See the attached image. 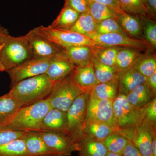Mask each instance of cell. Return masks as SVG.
Here are the masks:
<instances>
[{"label":"cell","instance_id":"5b68a950","mask_svg":"<svg viewBox=\"0 0 156 156\" xmlns=\"http://www.w3.org/2000/svg\"><path fill=\"white\" fill-rule=\"evenodd\" d=\"M89 96V92L82 93L76 98L66 112L67 124L64 134L75 144L82 136L86 124Z\"/></svg>","mask_w":156,"mask_h":156},{"label":"cell","instance_id":"ffe728a7","mask_svg":"<svg viewBox=\"0 0 156 156\" xmlns=\"http://www.w3.org/2000/svg\"><path fill=\"white\" fill-rule=\"evenodd\" d=\"M126 96L131 105L140 109L155 98L156 94L145 83L136 87Z\"/></svg>","mask_w":156,"mask_h":156},{"label":"cell","instance_id":"30bf717a","mask_svg":"<svg viewBox=\"0 0 156 156\" xmlns=\"http://www.w3.org/2000/svg\"><path fill=\"white\" fill-rule=\"evenodd\" d=\"M113 102L111 100H103L89 96L85 125L92 122L102 123L115 128Z\"/></svg>","mask_w":156,"mask_h":156},{"label":"cell","instance_id":"484cf974","mask_svg":"<svg viewBox=\"0 0 156 156\" xmlns=\"http://www.w3.org/2000/svg\"><path fill=\"white\" fill-rule=\"evenodd\" d=\"M121 9L127 14L151 19L146 0H119Z\"/></svg>","mask_w":156,"mask_h":156},{"label":"cell","instance_id":"44dd1931","mask_svg":"<svg viewBox=\"0 0 156 156\" xmlns=\"http://www.w3.org/2000/svg\"><path fill=\"white\" fill-rule=\"evenodd\" d=\"M119 94L117 77L109 82L97 84L89 92L90 97L113 101Z\"/></svg>","mask_w":156,"mask_h":156},{"label":"cell","instance_id":"7a4b0ae2","mask_svg":"<svg viewBox=\"0 0 156 156\" xmlns=\"http://www.w3.org/2000/svg\"><path fill=\"white\" fill-rule=\"evenodd\" d=\"M52 108L48 98H45L28 106L20 108L8 121L0 125L12 131H41L42 120Z\"/></svg>","mask_w":156,"mask_h":156},{"label":"cell","instance_id":"ab89813d","mask_svg":"<svg viewBox=\"0 0 156 156\" xmlns=\"http://www.w3.org/2000/svg\"><path fill=\"white\" fill-rule=\"evenodd\" d=\"M64 5L70 7L80 14L89 12L88 0H65Z\"/></svg>","mask_w":156,"mask_h":156},{"label":"cell","instance_id":"52a82bcc","mask_svg":"<svg viewBox=\"0 0 156 156\" xmlns=\"http://www.w3.org/2000/svg\"><path fill=\"white\" fill-rule=\"evenodd\" d=\"M83 93L73 83L70 76L56 82L47 98L52 108L66 112L76 98Z\"/></svg>","mask_w":156,"mask_h":156},{"label":"cell","instance_id":"cb8c5ba5","mask_svg":"<svg viewBox=\"0 0 156 156\" xmlns=\"http://www.w3.org/2000/svg\"><path fill=\"white\" fill-rule=\"evenodd\" d=\"M115 132H116L115 128L107 124L92 122L85 125L82 136L95 140L103 141L109 135Z\"/></svg>","mask_w":156,"mask_h":156},{"label":"cell","instance_id":"5bb4252c","mask_svg":"<svg viewBox=\"0 0 156 156\" xmlns=\"http://www.w3.org/2000/svg\"><path fill=\"white\" fill-rule=\"evenodd\" d=\"M77 66L61 52L51 58L45 74L54 83L70 76Z\"/></svg>","mask_w":156,"mask_h":156},{"label":"cell","instance_id":"60d3db41","mask_svg":"<svg viewBox=\"0 0 156 156\" xmlns=\"http://www.w3.org/2000/svg\"><path fill=\"white\" fill-rule=\"evenodd\" d=\"M122 156H142L139 150L129 140L123 151Z\"/></svg>","mask_w":156,"mask_h":156},{"label":"cell","instance_id":"3957f363","mask_svg":"<svg viewBox=\"0 0 156 156\" xmlns=\"http://www.w3.org/2000/svg\"><path fill=\"white\" fill-rule=\"evenodd\" d=\"M113 112L116 131L130 140L132 131L141 119V109L131 105L126 95L119 94L113 102Z\"/></svg>","mask_w":156,"mask_h":156},{"label":"cell","instance_id":"6da1fadb","mask_svg":"<svg viewBox=\"0 0 156 156\" xmlns=\"http://www.w3.org/2000/svg\"><path fill=\"white\" fill-rule=\"evenodd\" d=\"M55 83L44 74L18 82L8 93L20 107H24L47 98Z\"/></svg>","mask_w":156,"mask_h":156},{"label":"cell","instance_id":"603a6c76","mask_svg":"<svg viewBox=\"0 0 156 156\" xmlns=\"http://www.w3.org/2000/svg\"><path fill=\"white\" fill-rule=\"evenodd\" d=\"M89 1V12L96 22H100L107 19H118L124 11H118L102 3Z\"/></svg>","mask_w":156,"mask_h":156},{"label":"cell","instance_id":"7bdbcfd3","mask_svg":"<svg viewBox=\"0 0 156 156\" xmlns=\"http://www.w3.org/2000/svg\"><path fill=\"white\" fill-rule=\"evenodd\" d=\"M148 10L151 18L155 20L156 16V0H146Z\"/></svg>","mask_w":156,"mask_h":156},{"label":"cell","instance_id":"277c9868","mask_svg":"<svg viewBox=\"0 0 156 156\" xmlns=\"http://www.w3.org/2000/svg\"><path fill=\"white\" fill-rule=\"evenodd\" d=\"M33 58L25 35L17 37L10 35L0 50V62L6 72Z\"/></svg>","mask_w":156,"mask_h":156},{"label":"cell","instance_id":"f35d334b","mask_svg":"<svg viewBox=\"0 0 156 156\" xmlns=\"http://www.w3.org/2000/svg\"><path fill=\"white\" fill-rule=\"evenodd\" d=\"M141 115L144 119L150 122L156 124V98H154L145 106L140 109Z\"/></svg>","mask_w":156,"mask_h":156},{"label":"cell","instance_id":"74e56055","mask_svg":"<svg viewBox=\"0 0 156 156\" xmlns=\"http://www.w3.org/2000/svg\"><path fill=\"white\" fill-rule=\"evenodd\" d=\"M26 133V132L9 130L0 125V146L6 144L14 140L21 138Z\"/></svg>","mask_w":156,"mask_h":156},{"label":"cell","instance_id":"f546056e","mask_svg":"<svg viewBox=\"0 0 156 156\" xmlns=\"http://www.w3.org/2000/svg\"><path fill=\"white\" fill-rule=\"evenodd\" d=\"M117 21L126 34L132 36H137L142 31L140 20L136 16L124 12L120 14Z\"/></svg>","mask_w":156,"mask_h":156},{"label":"cell","instance_id":"d590c367","mask_svg":"<svg viewBox=\"0 0 156 156\" xmlns=\"http://www.w3.org/2000/svg\"><path fill=\"white\" fill-rule=\"evenodd\" d=\"M143 24L145 41L154 48H156V23L154 20L140 17Z\"/></svg>","mask_w":156,"mask_h":156},{"label":"cell","instance_id":"4dcf8cb0","mask_svg":"<svg viewBox=\"0 0 156 156\" xmlns=\"http://www.w3.org/2000/svg\"><path fill=\"white\" fill-rule=\"evenodd\" d=\"M97 23L89 12L80 14L75 24L69 30L83 35L96 32Z\"/></svg>","mask_w":156,"mask_h":156},{"label":"cell","instance_id":"83f0119b","mask_svg":"<svg viewBox=\"0 0 156 156\" xmlns=\"http://www.w3.org/2000/svg\"><path fill=\"white\" fill-rule=\"evenodd\" d=\"M131 67L141 75L148 77L156 72L155 55L151 53L141 54Z\"/></svg>","mask_w":156,"mask_h":156},{"label":"cell","instance_id":"4316f807","mask_svg":"<svg viewBox=\"0 0 156 156\" xmlns=\"http://www.w3.org/2000/svg\"><path fill=\"white\" fill-rule=\"evenodd\" d=\"M140 50L134 48H121L117 53L116 67L118 70H122L131 67L141 54Z\"/></svg>","mask_w":156,"mask_h":156},{"label":"cell","instance_id":"e575fe53","mask_svg":"<svg viewBox=\"0 0 156 156\" xmlns=\"http://www.w3.org/2000/svg\"><path fill=\"white\" fill-rule=\"evenodd\" d=\"M129 140L122 134L115 132L103 140L108 152L122 156L123 151Z\"/></svg>","mask_w":156,"mask_h":156},{"label":"cell","instance_id":"b9f144b4","mask_svg":"<svg viewBox=\"0 0 156 156\" xmlns=\"http://www.w3.org/2000/svg\"><path fill=\"white\" fill-rule=\"evenodd\" d=\"M88 1L102 3L118 11H123L120 7L119 0H88Z\"/></svg>","mask_w":156,"mask_h":156},{"label":"cell","instance_id":"d6a6232c","mask_svg":"<svg viewBox=\"0 0 156 156\" xmlns=\"http://www.w3.org/2000/svg\"><path fill=\"white\" fill-rule=\"evenodd\" d=\"M20 108L9 93L0 96V124L8 121Z\"/></svg>","mask_w":156,"mask_h":156},{"label":"cell","instance_id":"e0dca14e","mask_svg":"<svg viewBox=\"0 0 156 156\" xmlns=\"http://www.w3.org/2000/svg\"><path fill=\"white\" fill-rule=\"evenodd\" d=\"M67 124L66 112L52 108L42 120L41 131L56 132L64 134Z\"/></svg>","mask_w":156,"mask_h":156},{"label":"cell","instance_id":"7c38bea8","mask_svg":"<svg viewBox=\"0 0 156 156\" xmlns=\"http://www.w3.org/2000/svg\"><path fill=\"white\" fill-rule=\"evenodd\" d=\"M35 58L52 57L60 53L62 48L38 34L33 30L25 35Z\"/></svg>","mask_w":156,"mask_h":156},{"label":"cell","instance_id":"7402d4cb","mask_svg":"<svg viewBox=\"0 0 156 156\" xmlns=\"http://www.w3.org/2000/svg\"><path fill=\"white\" fill-rule=\"evenodd\" d=\"M92 48L86 46H73L62 48V52L77 66L86 64L91 60Z\"/></svg>","mask_w":156,"mask_h":156},{"label":"cell","instance_id":"836d02e7","mask_svg":"<svg viewBox=\"0 0 156 156\" xmlns=\"http://www.w3.org/2000/svg\"><path fill=\"white\" fill-rule=\"evenodd\" d=\"M0 156H31L22 137L0 146Z\"/></svg>","mask_w":156,"mask_h":156},{"label":"cell","instance_id":"8d00e7d4","mask_svg":"<svg viewBox=\"0 0 156 156\" xmlns=\"http://www.w3.org/2000/svg\"><path fill=\"white\" fill-rule=\"evenodd\" d=\"M95 33L101 34L118 33L127 35L123 30L116 20L112 18L104 20L98 23Z\"/></svg>","mask_w":156,"mask_h":156},{"label":"cell","instance_id":"d6986e66","mask_svg":"<svg viewBox=\"0 0 156 156\" xmlns=\"http://www.w3.org/2000/svg\"><path fill=\"white\" fill-rule=\"evenodd\" d=\"M80 156H106L108 153L103 141L82 136L76 144Z\"/></svg>","mask_w":156,"mask_h":156},{"label":"cell","instance_id":"ba28073f","mask_svg":"<svg viewBox=\"0 0 156 156\" xmlns=\"http://www.w3.org/2000/svg\"><path fill=\"white\" fill-rule=\"evenodd\" d=\"M51 58L34 57L7 71L11 79V88L23 80L45 74Z\"/></svg>","mask_w":156,"mask_h":156},{"label":"cell","instance_id":"f1b7e54d","mask_svg":"<svg viewBox=\"0 0 156 156\" xmlns=\"http://www.w3.org/2000/svg\"><path fill=\"white\" fill-rule=\"evenodd\" d=\"M122 47H96L92 48V57L101 63L116 67V59L118 51Z\"/></svg>","mask_w":156,"mask_h":156},{"label":"cell","instance_id":"8992f818","mask_svg":"<svg viewBox=\"0 0 156 156\" xmlns=\"http://www.w3.org/2000/svg\"><path fill=\"white\" fill-rule=\"evenodd\" d=\"M33 30L38 34L62 48L77 46H89L94 48L98 46L93 40L86 36L72 31L57 29L50 25L41 26L34 28Z\"/></svg>","mask_w":156,"mask_h":156},{"label":"cell","instance_id":"7dc6e473","mask_svg":"<svg viewBox=\"0 0 156 156\" xmlns=\"http://www.w3.org/2000/svg\"><path fill=\"white\" fill-rule=\"evenodd\" d=\"M106 156H122V155H120L118 154H116L113 153L109 152H108Z\"/></svg>","mask_w":156,"mask_h":156},{"label":"cell","instance_id":"ac0fdd59","mask_svg":"<svg viewBox=\"0 0 156 156\" xmlns=\"http://www.w3.org/2000/svg\"><path fill=\"white\" fill-rule=\"evenodd\" d=\"M22 138L31 156H55L42 138L41 131L26 132Z\"/></svg>","mask_w":156,"mask_h":156},{"label":"cell","instance_id":"1f68e13d","mask_svg":"<svg viewBox=\"0 0 156 156\" xmlns=\"http://www.w3.org/2000/svg\"><path fill=\"white\" fill-rule=\"evenodd\" d=\"M92 60L98 83H107L117 77L119 70L116 67L102 64L93 57H92Z\"/></svg>","mask_w":156,"mask_h":156},{"label":"cell","instance_id":"bcb514c9","mask_svg":"<svg viewBox=\"0 0 156 156\" xmlns=\"http://www.w3.org/2000/svg\"><path fill=\"white\" fill-rule=\"evenodd\" d=\"M152 156H156V134L154 135L152 140Z\"/></svg>","mask_w":156,"mask_h":156},{"label":"cell","instance_id":"ee69618b","mask_svg":"<svg viewBox=\"0 0 156 156\" xmlns=\"http://www.w3.org/2000/svg\"><path fill=\"white\" fill-rule=\"evenodd\" d=\"M146 83L150 87L153 92L156 94V72L154 73L151 75L147 78Z\"/></svg>","mask_w":156,"mask_h":156},{"label":"cell","instance_id":"f6af8a7d","mask_svg":"<svg viewBox=\"0 0 156 156\" xmlns=\"http://www.w3.org/2000/svg\"><path fill=\"white\" fill-rule=\"evenodd\" d=\"M9 36L8 30L0 25V47L4 44Z\"/></svg>","mask_w":156,"mask_h":156},{"label":"cell","instance_id":"8fae6325","mask_svg":"<svg viewBox=\"0 0 156 156\" xmlns=\"http://www.w3.org/2000/svg\"><path fill=\"white\" fill-rule=\"evenodd\" d=\"M156 134V124L141 119L131 134V140L142 156H152V140Z\"/></svg>","mask_w":156,"mask_h":156},{"label":"cell","instance_id":"d4e9b609","mask_svg":"<svg viewBox=\"0 0 156 156\" xmlns=\"http://www.w3.org/2000/svg\"><path fill=\"white\" fill-rule=\"evenodd\" d=\"M80 15L75 10L64 5L60 13L50 26L57 29L69 30L75 24Z\"/></svg>","mask_w":156,"mask_h":156},{"label":"cell","instance_id":"9a60e30c","mask_svg":"<svg viewBox=\"0 0 156 156\" xmlns=\"http://www.w3.org/2000/svg\"><path fill=\"white\" fill-rule=\"evenodd\" d=\"M70 78L73 83L84 93L90 92L98 84L94 74L92 58L86 64L77 66Z\"/></svg>","mask_w":156,"mask_h":156},{"label":"cell","instance_id":"4fadbf2b","mask_svg":"<svg viewBox=\"0 0 156 156\" xmlns=\"http://www.w3.org/2000/svg\"><path fill=\"white\" fill-rule=\"evenodd\" d=\"M41 135L55 156H70L77 151L76 144L66 135L56 132L41 131Z\"/></svg>","mask_w":156,"mask_h":156},{"label":"cell","instance_id":"2e32d148","mask_svg":"<svg viewBox=\"0 0 156 156\" xmlns=\"http://www.w3.org/2000/svg\"><path fill=\"white\" fill-rule=\"evenodd\" d=\"M119 94L126 95L141 84L146 83L147 78L132 67L118 71L117 75Z\"/></svg>","mask_w":156,"mask_h":156},{"label":"cell","instance_id":"c3c4849f","mask_svg":"<svg viewBox=\"0 0 156 156\" xmlns=\"http://www.w3.org/2000/svg\"><path fill=\"white\" fill-rule=\"evenodd\" d=\"M2 46L3 45H2L1 47H0V50H1V49L2 48ZM0 71H5V68L3 67L1 63V62H0Z\"/></svg>","mask_w":156,"mask_h":156},{"label":"cell","instance_id":"9c48e42d","mask_svg":"<svg viewBox=\"0 0 156 156\" xmlns=\"http://www.w3.org/2000/svg\"><path fill=\"white\" fill-rule=\"evenodd\" d=\"M86 36L93 40L99 47H123L144 50L148 48L149 45L144 40L132 38L125 34L118 33L101 34L95 32Z\"/></svg>","mask_w":156,"mask_h":156}]
</instances>
